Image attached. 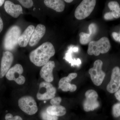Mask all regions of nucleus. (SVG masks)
<instances>
[{"instance_id": "nucleus-12", "label": "nucleus", "mask_w": 120, "mask_h": 120, "mask_svg": "<svg viewBox=\"0 0 120 120\" xmlns=\"http://www.w3.org/2000/svg\"><path fill=\"white\" fill-rule=\"evenodd\" d=\"M14 60L12 53L9 51L4 52L1 62L0 78H2L6 75L10 68Z\"/></svg>"}, {"instance_id": "nucleus-11", "label": "nucleus", "mask_w": 120, "mask_h": 120, "mask_svg": "<svg viewBox=\"0 0 120 120\" xmlns=\"http://www.w3.org/2000/svg\"><path fill=\"white\" fill-rule=\"evenodd\" d=\"M120 87V68L117 67L114 68L112 71L111 80L106 87L109 93H115Z\"/></svg>"}, {"instance_id": "nucleus-29", "label": "nucleus", "mask_w": 120, "mask_h": 120, "mask_svg": "<svg viewBox=\"0 0 120 120\" xmlns=\"http://www.w3.org/2000/svg\"><path fill=\"white\" fill-rule=\"evenodd\" d=\"M115 96L117 100L120 101V90H118L116 92L115 94Z\"/></svg>"}, {"instance_id": "nucleus-5", "label": "nucleus", "mask_w": 120, "mask_h": 120, "mask_svg": "<svg viewBox=\"0 0 120 120\" xmlns=\"http://www.w3.org/2000/svg\"><path fill=\"white\" fill-rule=\"evenodd\" d=\"M103 62L101 60H97L94 63V67L89 69L88 72L93 83L97 86H100L105 76L102 70Z\"/></svg>"}, {"instance_id": "nucleus-19", "label": "nucleus", "mask_w": 120, "mask_h": 120, "mask_svg": "<svg viewBox=\"0 0 120 120\" xmlns=\"http://www.w3.org/2000/svg\"><path fill=\"white\" fill-rule=\"evenodd\" d=\"M45 5L57 12H62L64 10L65 4L64 1L61 0H45Z\"/></svg>"}, {"instance_id": "nucleus-22", "label": "nucleus", "mask_w": 120, "mask_h": 120, "mask_svg": "<svg viewBox=\"0 0 120 120\" xmlns=\"http://www.w3.org/2000/svg\"><path fill=\"white\" fill-rule=\"evenodd\" d=\"M108 6L111 11L120 12V5L117 1H110L108 4Z\"/></svg>"}, {"instance_id": "nucleus-24", "label": "nucleus", "mask_w": 120, "mask_h": 120, "mask_svg": "<svg viewBox=\"0 0 120 120\" xmlns=\"http://www.w3.org/2000/svg\"><path fill=\"white\" fill-rule=\"evenodd\" d=\"M112 113L114 116L118 117L120 116V103L115 104L113 107Z\"/></svg>"}, {"instance_id": "nucleus-17", "label": "nucleus", "mask_w": 120, "mask_h": 120, "mask_svg": "<svg viewBox=\"0 0 120 120\" xmlns=\"http://www.w3.org/2000/svg\"><path fill=\"white\" fill-rule=\"evenodd\" d=\"M35 27L33 25L28 26L20 37L19 40V45L20 47H26L29 43Z\"/></svg>"}, {"instance_id": "nucleus-13", "label": "nucleus", "mask_w": 120, "mask_h": 120, "mask_svg": "<svg viewBox=\"0 0 120 120\" xmlns=\"http://www.w3.org/2000/svg\"><path fill=\"white\" fill-rule=\"evenodd\" d=\"M55 67V62L53 61H49L42 67L40 72L41 77L45 82H51L53 81V71Z\"/></svg>"}, {"instance_id": "nucleus-8", "label": "nucleus", "mask_w": 120, "mask_h": 120, "mask_svg": "<svg viewBox=\"0 0 120 120\" xmlns=\"http://www.w3.org/2000/svg\"><path fill=\"white\" fill-rule=\"evenodd\" d=\"M86 99L84 101L83 107L84 111L86 112L92 111L96 109L99 106L98 101V94L94 90H90L85 93Z\"/></svg>"}, {"instance_id": "nucleus-21", "label": "nucleus", "mask_w": 120, "mask_h": 120, "mask_svg": "<svg viewBox=\"0 0 120 120\" xmlns=\"http://www.w3.org/2000/svg\"><path fill=\"white\" fill-rule=\"evenodd\" d=\"M40 117L42 120H58V117L48 113L46 109H43L40 113Z\"/></svg>"}, {"instance_id": "nucleus-2", "label": "nucleus", "mask_w": 120, "mask_h": 120, "mask_svg": "<svg viewBox=\"0 0 120 120\" xmlns=\"http://www.w3.org/2000/svg\"><path fill=\"white\" fill-rule=\"evenodd\" d=\"M21 35V30L19 26H12L6 33L4 38L3 45L7 50H12L15 48L19 43Z\"/></svg>"}, {"instance_id": "nucleus-6", "label": "nucleus", "mask_w": 120, "mask_h": 120, "mask_svg": "<svg viewBox=\"0 0 120 120\" xmlns=\"http://www.w3.org/2000/svg\"><path fill=\"white\" fill-rule=\"evenodd\" d=\"M56 91V88L50 82H41L39 84L37 98L40 101L52 99L55 97Z\"/></svg>"}, {"instance_id": "nucleus-26", "label": "nucleus", "mask_w": 120, "mask_h": 120, "mask_svg": "<svg viewBox=\"0 0 120 120\" xmlns=\"http://www.w3.org/2000/svg\"><path fill=\"white\" fill-rule=\"evenodd\" d=\"M62 101V99L60 97H54L50 101V104L52 105H59Z\"/></svg>"}, {"instance_id": "nucleus-32", "label": "nucleus", "mask_w": 120, "mask_h": 120, "mask_svg": "<svg viewBox=\"0 0 120 120\" xmlns=\"http://www.w3.org/2000/svg\"><path fill=\"white\" fill-rule=\"evenodd\" d=\"M5 2L4 0H0V7L2 6Z\"/></svg>"}, {"instance_id": "nucleus-20", "label": "nucleus", "mask_w": 120, "mask_h": 120, "mask_svg": "<svg viewBox=\"0 0 120 120\" xmlns=\"http://www.w3.org/2000/svg\"><path fill=\"white\" fill-rule=\"evenodd\" d=\"M46 110L50 114L58 117L64 116L66 113L65 107L60 105L50 106L47 107Z\"/></svg>"}, {"instance_id": "nucleus-27", "label": "nucleus", "mask_w": 120, "mask_h": 120, "mask_svg": "<svg viewBox=\"0 0 120 120\" xmlns=\"http://www.w3.org/2000/svg\"><path fill=\"white\" fill-rule=\"evenodd\" d=\"M104 18L105 19L107 20H110L113 19L114 17L113 16L112 12H107L104 15Z\"/></svg>"}, {"instance_id": "nucleus-4", "label": "nucleus", "mask_w": 120, "mask_h": 120, "mask_svg": "<svg viewBox=\"0 0 120 120\" xmlns=\"http://www.w3.org/2000/svg\"><path fill=\"white\" fill-rule=\"evenodd\" d=\"M96 4L95 0L82 1L75 10V17L77 19L81 20L88 17L94 11Z\"/></svg>"}, {"instance_id": "nucleus-16", "label": "nucleus", "mask_w": 120, "mask_h": 120, "mask_svg": "<svg viewBox=\"0 0 120 120\" xmlns=\"http://www.w3.org/2000/svg\"><path fill=\"white\" fill-rule=\"evenodd\" d=\"M97 26L94 23H91L88 27L89 33L80 32L79 34L80 42L82 45H86L91 41L92 38L94 36L97 31Z\"/></svg>"}, {"instance_id": "nucleus-3", "label": "nucleus", "mask_w": 120, "mask_h": 120, "mask_svg": "<svg viewBox=\"0 0 120 120\" xmlns=\"http://www.w3.org/2000/svg\"><path fill=\"white\" fill-rule=\"evenodd\" d=\"M111 47L108 38L103 37L98 41H92L88 44L87 52L89 55L98 56L100 53H106Z\"/></svg>"}, {"instance_id": "nucleus-30", "label": "nucleus", "mask_w": 120, "mask_h": 120, "mask_svg": "<svg viewBox=\"0 0 120 120\" xmlns=\"http://www.w3.org/2000/svg\"><path fill=\"white\" fill-rule=\"evenodd\" d=\"M3 27H4V24H3V21L1 18L0 17V33L2 31Z\"/></svg>"}, {"instance_id": "nucleus-1", "label": "nucleus", "mask_w": 120, "mask_h": 120, "mask_svg": "<svg viewBox=\"0 0 120 120\" xmlns=\"http://www.w3.org/2000/svg\"><path fill=\"white\" fill-rule=\"evenodd\" d=\"M55 52L52 44L46 42L31 52L29 58L31 62L36 66L43 67L54 56Z\"/></svg>"}, {"instance_id": "nucleus-9", "label": "nucleus", "mask_w": 120, "mask_h": 120, "mask_svg": "<svg viewBox=\"0 0 120 120\" xmlns=\"http://www.w3.org/2000/svg\"><path fill=\"white\" fill-rule=\"evenodd\" d=\"M23 69L21 64H17L9 69L6 75L7 79L10 81H15L19 85L25 83L26 78L22 75Z\"/></svg>"}, {"instance_id": "nucleus-25", "label": "nucleus", "mask_w": 120, "mask_h": 120, "mask_svg": "<svg viewBox=\"0 0 120 120\" xmlns=\"http://www.w3.org/2000/svg\"><path fill=\"white\" fill-rule=\"evenodd\" d=\"M5 118L6 120H23L22 117L20 116H13L11 113L7 114L5 115Z\"/></svg>"}, {"instance_id": "nucleus-31", "label": "nucleus", "mask_w": 120, "mask_h": 120, "mask_svg": "<svg viewBox=\"0 0 120 120\" xmlns=\"http://www.w3.org/2000/svg\"><path fill=\"white\" fill-rule=\"evenodd\" d=\"M116 41L120 42V33H117Z\"/></svg>"}, {"instance_id": "nucleus-33", "label": "nucleus", "mask_w": 120, "mask_h": 120, "mask_svg": "<svg viewBox=\"0 0 120 120\" xmlns=\"http://www.w3.org/2000/svg\"><path fill=\"white\" fill-rule=\"evenodd\" d=\"M64 1L67 2V3H71V2H72L73 0H65Z\"/></svg>"}, {"instance_id": "nucleus-28", "label": "nucleus", "mask_w": 120, "mask_h": 120, "mask_svg": "<svg viewBox=\"0 0 120 120\" xmlns=\"http://www.w3.org/2000/svg\"><path fill=\"white\" fill-rule=\"evenodd\" d=\"M112 12L114 18L118 19L120 17V12L112 11Z\"/></svg>"}, {"instance_id": "nucleus-10", "label": "nucleus", "mask_w": 120, "mask_h": 120, "mask_svg": "<svg viewBox=\"0 0 120 120\" xmlns=\"http://www.w3.org/2000/svg\"><path fill=\"white\" fill-rule=\"evenodd\" d=\"M77 75L76 73H69L68 76L61 78L58 83L59 88L65 92L75 91L77 89V86L75 84L71 83V82L77 77Z\"/></svg>"}, {"instance_id": "nucleus-7", "label": "nucleus", "mask_w": 120, "mask_h": 120, "mask_svg": "<svg viewBox=\"0 0 120 120\" xmlns=\"http://www.w3.org/2000/svg\"><path fill=\"white\" fill-rule=\"evenodd\" d=\"M19 107L23 112L30 115H33L38 111L37 102L33 97L24 96L18 101Z\"/></svg>"}, {"instance_id": "nucleus-15", "label": "nucleus", "mask_w": 120, "mask_h": 120, "mask_svg": "<svg viewBox=\"0 0 120 120\" xmlns=\"http://www.w3.org/2000/svg\"><path fill=\"white\" fill-rule=\"evenodd\" d=\"M5 10L8 14L15 18L23 14L22 8L20 5L15 4L10 1H6L4 5Z\"/></svg>"}, {"instance_id": "nucleus-14", "label": "nucleus", "mask_w": 120, "mask_h": 120, "mask_svg": "<svg viewBox=\"0 0 120 120\" xmlns=\"http://www.w3.org/2000/svg\"><path fill=\"white\" fill-rule=\"evenodd\" d=\"M46 32V27L43 24H38L32 33L29 42V45L33 47L36 45L43 38Z\"/></svg>"}, {"instance_id": "nucleus-23", "label": "nucleus", "mask_w": 120, "mask_h": 120, "mask_svg": "<svg viewBox=\"0 0 120 120\" xmlns=\"http://www.w3.org/2000/svg\"><path fill=\"white\" fill-rule=\"evenodd\" d=\"M19 2L26 8H31L34 5V2L31 0H19Z\"/></svg>"}, {"instance_id": "nucleus-18", "label": "nucleus", "mask_w": 120, "mask_h": 120, "mask_svg": "<svg viewBox=\"0 0 120 120\" xmlns=\"http://www.w3.org/2000/svg\"><path fill=\"white\" fill-rule=\"evenodd\" d=\"M79 47L76 46H71L68 47V49L67 50V52L65 53V55L64 59L66 60L69 64H71V66H74L76 65L77 67H79L81 64V60L79 58L77 59H73L72 58V53L75 52H77L79 51Z\"/></svg>"}]
</instances>
